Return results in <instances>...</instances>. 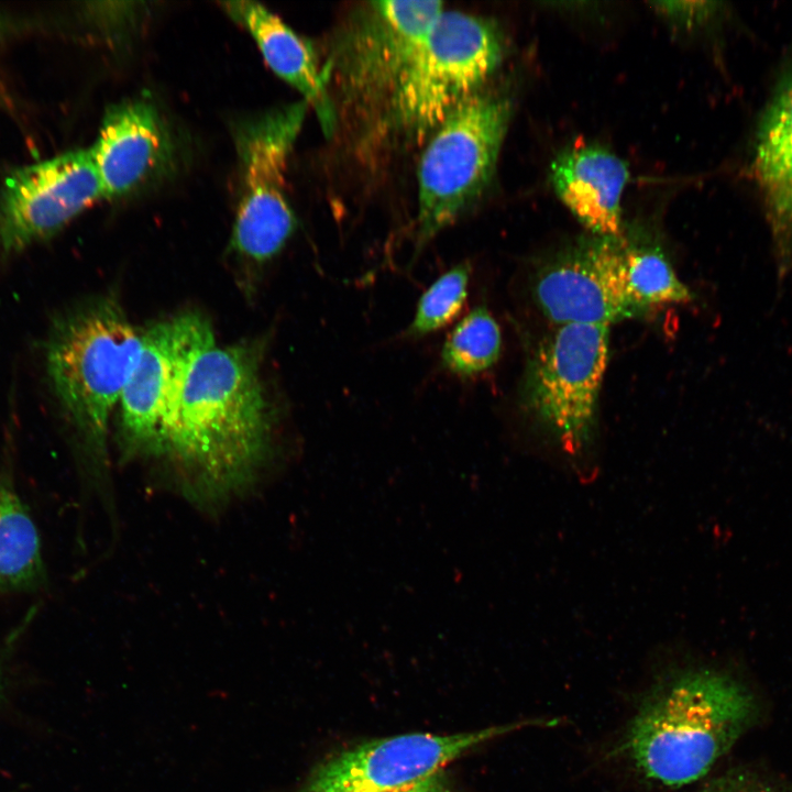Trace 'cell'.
Returning <instances> with one entry per match:
<instances>
[{"label": "cell", "mask_w": 792, "mask_h": 792, "mask_svg": "<svg viewBox=\"0 0 792 792\" xmlns=\"http://www.w3.org/2000/svg\"><path fill=\"white\" fill-rule=\"evenodd\" d=\"M550 177L561 201L596 237L624 235L620 201L629 173L623 160L579 140L557 155Z\"/></svg>", "instance_id": "9a60e30c"}, {"label": "cell", "mask_w": 792, "mask_h": 792, "mask_svg": "<svg viewBox=\"0 0 792 792\" xmlns=\"http://www.w3.org/2000/svg\"><path fill=\"white\" fill-rule=\"evenodd\" d=\"M142 343L120 305L101 297L56 316L45 342V369L54 398L72 430L85 476L108 488L107 437Z\"/></svg>", "instance_id": "7a4b0ae2"}, {"label": "cell", "mask_w": 792, "mask_h": 792, "mask_svg": "<svg viewBox=\"0 0 792 792\" xmlns=\"http://www.w3.org/2000/svg\"><path fill=\"white\" fill-rule=\"evenodd\" d=\"M502 333L485 306L472 309L452 329L441 350V363L459 377H473L499 359Z\"/></svg>", "instance_id": "d6986e66"}, {"label": "cell", "mask_w": 792, "mask_h": 792, "mask_svg": "<svg viewBox=\"0 0 792 792\" xmlns=\"http://www.w3.org/2000/svg\"><path fill=\"white\" fill-rule=\"evenodd\" d=\"M100 197L89 148L13 170L0 193V252L15 253L53 237Z\"/></svg>", "instance_id": "8fae6325"}, {"label": "cell", "mask_w": 792, "mask_h": 792, "mask_svg": "<svg viewBox=\"0 0 792 792\" xmlns=\"http://www.w3.org/2000/svg\"><path fill=\"white\" fill-rule=\"evenodd\" d=\"M215 342L210 324L187 312L142 333L120 397L121 441L129 455L161 458L177 383L189 359Z\"/></svg>", "instance_id": "30bf717a"}, {"label": "cell", "mask_w": 792, "mask_h": 792, "mask_svg": "<svg viewBox=\"0 0 792 792\" xmlns=\"http://www.w3.org/2000/svg\"><path fill=\"white\" fill-rule=\"evenodd\" d=\"M394 792H452V790L447 777L440 771Z\"/></svg>", "instance_id": "603a6c76"}, {"label": "cell", "mask_w": 792, "mask_h": 792, "mask_svg": "<svg viewBox=\"0 0 792 792\" xmlns=\"http://www.w3.org/2000/svg\"><path fill=\"white\" fill-rule=\"evenodd\" d=\"M623 258L628 294L640 314L653 307L692 300L691 290L659 250L632 244L624 237Z\"/></svg>", "instance_id": "ac0fdd59"}, {"label": "cell", "mask_w": 792, "mask_h": 792, "mask_svg": "<svg viewBox=\"0 0 792 792\" xmlns=\"http://www.w3.org/2000/svg\"><path fill=\"white\" fill-rule=\"evenodd\" d=\"M221 6L249 31L271 69L315 107L323 129L331 132L334 116L327 96V73L318 68L308 41L261 3L246 0L221 2Z\"/></svg>", "instance_id": "2e32d148"}, {"label": "cell", "mask_w": 792, "mask_h": 792, "mask_svg": "<svg viewBox=\"0 0 792 792\" xmlns=\"http://www.w3.org/2000/svg\"><path fill=\"white\" fill-rule=\"evenodd\" d=\"M470 277L468 262L457 264L440 275L419 298L405 334L424 337L451 323L465 305Z\"/></svg>", "instance_id": "ffe728a7"}, {"label": "cell", "mask_w": 792, "mask_h": 792, "mask_svg": "<svg viewBox=\"0 0 792 792\" xmlns=\"http://www.w3.org/2000/svg\"><path fill=\"white\" fill-rule=\"evenodd\" d=\"M308 107L302 99L275 108L237 131L240 197L231 245L252 262L261 264L273 258L295 230L285 176Z\"/></svg>", "instance_id": "52a82bcc"}, {"label": "cell", "mask_w": 792, "mask_h": 792, "mask_svg": "<svg viewBox=\"0 0 792 792\" xmlns=\"http://www.w3.org/2000/svg\"><path fill=\"white\" fill-rule=\"evenodd\" d=\"M102 197L118 198L138 189L166 167L172 142L156 108L147 100L110 106L89 148Z\"/></svg>", "instance_id": "4fadbf2b"}, {"label": "cell", "mask_w": 792, "mask_h": 792, "mask_svg": "<svg viewBox=\"0 0 792 792\" xmlns=\"http://www.w3.org/2000/svg\"><path fill=\"white\" fill-rule=\"evenodd\" d=\"M608 339V326H557L530 356L521 387L529 417L580 479L592 476L585 462L595 440Z\"/></svg>", "instance_id": "5b68a950"}, {"label": "cell", "mask_w": 792, "mask_h": 792, "mask_svg": "<svg viewBox=\"0 0 792 792\" xmlns=\"http://www.w3.org/2000/svg\"><path fill=\"white\" fill-rule=\"evenodd\" d=\"M443 10L439 1L366 2L339 34L327 74L353 105L386 107Z\"/></svg>", "instance_id": "ba28073f"}, {"label": "cell", "mask_w": 792, "mask_h": 792, "mask_svg": "<svg viewBox=\"0 0 792 792\" xmlns=\"http://www.w3.org/2000/svg\"><path fill=\"white\" fill-rule=\"evenodd\" d=\"M504 40L490 19L443 10L385 107L387 123L419 143L482 90L502 62Z\"/></svg>", "instance_id": "277c9868"}, {"label": "cell", "mask_w": 792, "mask_h": 792, "mask_svg": "<svg viewBox=\"0 0 792 792\" xmlns=\"http://www.w3.org/2000/svg\"><path fill=\"white\" fill-rule=\"evenodd\" d=\"M272 417L256 352L212 342L186 363L161 458L174 487L201 507H220L253 486L271 452Z\"/></svg>", "instance_id": "6da1fadb"}, {"label": "cell", "mask_w": 792, "mask_h": 792, "mask_svg": "<svg viewBox=\"0 0 792 792\" xmlns=\"http://www.w3.org/2000/svg\"><path fill=\"white\" fill-rule=\"evenodd\" d=\"M756 713L754 696L730 675L674 670L642 701L619 749L646 778L681 787L705 776Z\"/></svg>", "instance_id": "3957f363"}, {"label": "cell", "mask_w": 792, "mask_h": 792, "mask_svg": "<svg viewBox=\"0 0 792 792\" xmlns=\"http://www.w3.org/2000/svg\"><path fill=\"white\" fill-rule=\"evenodd\" d=\"M715 792H750V791H748V790H739V789H730V790L727 789V790H719V791H715Z\"/></svg>", "instance_id": "cb8c5ba5"}, {"label": "cell", "mask_w": 792, "mask_h": 792, "mask_svg": "<svg viewBox=\"0 0 792 792\" xmlns=\"http://www.w3.org/2000/svg\"><path fill=\"white\" fill-rule=\"evenodd\" d=\"M751 169L783 279L792 271V66L759 119Z\"/></svg>", "instance_id": "5bb4252c"}, {"label": "cell", "mask_w": 792, "mask_h": 792, "mask_svg": "<svg viewBox=\"0 0 792 792\" xmlns=\"http://www.w3.org/2000/svg\"><path fill=\"white\" fill-rule=\"evenodd\" d=\"M521 726L508 724L446 735L409 733L366 740L324 758L297 792H394Z\"/></svg>", "instance_id": "9c48e42d"}, {"label": "cell", "mask_w": 792, "mask_h": 792, "mask_svg": "<svg viewBox=\"0 0 792 792\" xmlns=\"http://www.w3.org/2000/svg\"><path fill=\"white\" fill-rule=\"evenodd\" d=\"M46 584L38 529L18 491L9 437L0 462V595L33 593Z\"/></svg>", "instance_id": "e0dca14e"}, {"label": "cell", "mask_w": 792, "mask_h": 792, "mask_svg": "<svg viewBox=\"0 0 792 792\" xmlns=\"http://www.w3.org/2000/svg\"><path fill=\"white\" fill-rule=\"evenodd\" d=\"M38 607L32 606L26 614L23 616V618L16 624L14 629L9 634L6 644L3 648L0 651V696L2 692V669H3V659L4 656L9 653L11 650V646L16 642L19 637L24 632V630L31 625L32 620L35 618Z\"/></svg>", "instance_id": "7402d4cb"}, {"label": "cell", "mask_w": 792, "mask_h": 792, "mask_svg": "<svg viewBox=\"0 0 792 792\" xmlns=\"http://www.w3.org/2000/svg\"><path fill=\"white\" fill-rule=\"evenodd\" d=\"M659 10L688 25L705 23L718 11L715 2H664Z\"/></svg>", "instance_id": "44dd1931"}, {"label": "cell", "mask_w": 792, "mask_h": 792, "mask_svg": "<svg viewBox=\"0 0 792 792\" xmlns=\"http://www.w3.org/2000/svg\"><path fill=\"white\" fill-rule=\"evenodd\" d=\"M620 238L581 242L546 265L534 284L538 307L552 323L610 326L640 315L627 289Z\"/></svg>", "instance_id": "7c38bea8"}, {"label": "cell", "mask_w": 792, "mask_h": 792, "mask_svg": "<svg viewBox=\"0 0 792 792\" xmlns=\"http://www.w3.org/2000/svg\"><path fill=\"white\" fill-rule=\"evenodd\" d=\"M512 108L509 97L482 89L430 135L417 173L418 249L455 222L488 186Z\"/></svg>", "instance_id": "8992f818"}]
</instances>
